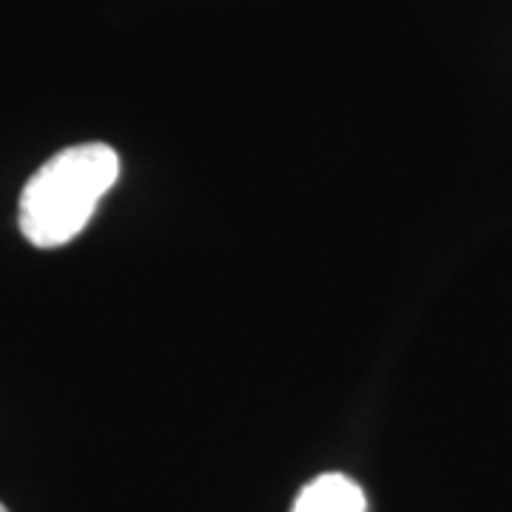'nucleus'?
Listing matches in <instances>:
<instances>
[{
	"label": "nucleus",
	"instance_id": "f03ea898",
	"mask_svg": "<svg viewBox=\"0 0 512 512\" xmlns=\"http://www.w3.org/2000/svg\"><path fill=\"white\" fill-rule=\"evenodd\" d=\"M291 512H367V498L353 478L325 473L299 493Z\"/></svg>",
	"mask_w": 512,
	"mask_h": 512
},
{
	"label": "nucleus",
	"instance_id": "7ed1b4c3",
	"mask_svg": "<svg viewBox=\"0 0 512 512\" xmlns=\"http://www.w3.org/2000/svg\"><path fill=\"white\" fill-rule=\"evenodd\" d=\"M0 512H9V510H6V507H3V504H0Z\"/></svg>",
	"mask_w": 512,
	"mask_h": 512
},
{
	"label": "nucleus",
	"instance_id": "f257e3e1",
	"mask_svg": "<svg viewBox=\"0 0 512 512\" xmlns=\"http://www.w3.org/2000/svg\"><path fill=\"white\" fill-rule=\"evenodd\" d=\"M120 177V157L106 143L63 148L37 168L20 194V234L35 248L72 242L94 217L97 202Z\"/></svg>",
	"mask_w": 512,
	"mask_h": 512
}]
</instances>
